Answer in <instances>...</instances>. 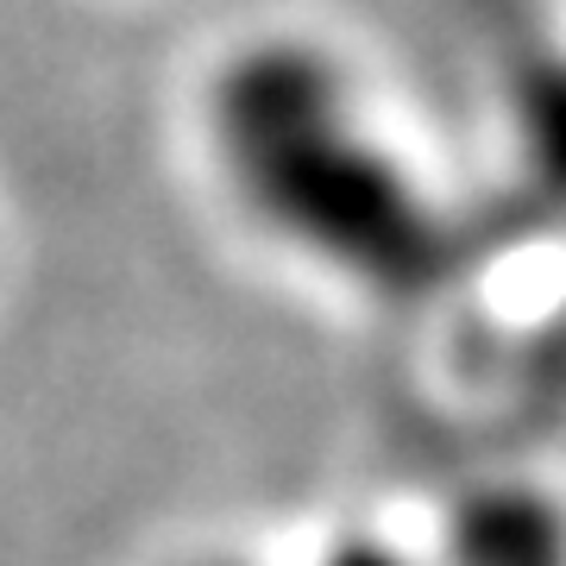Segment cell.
Listing matches in <instances>:
<instances>
[{
  "mask_svg": "<svg viewBox=\"0 0 566 566\" xmlns=\"http://www.w3.org/2000/svg\"><path fill=\"white\" fill-rule=\"evenodd\" d=\"M208 151L227 196L277 245L353 290L409 303L460 271V233L322 44L259 39L208 76Z\"/></svg>",
  "mask_w": 566,
  "mask_h": 566,
  "instance_id": "6da1fadb",
  "label": "cell"
},
{
  "mask_svg": "<svg viewBox=\"0 0 566 566\" xmlns=\"http://www.w3.org/2000/svg\"><path fill=\"white\" fill-rule=\"evenodd\" d=\"M434 566H566V510L535 485L465 491Z\"/></svg>",
  "mask_w": 566,
  "mask_h": 566,
  "instance_id": "7a4b0ae2",
  "label": "cell"
},
{
  "mask_svg": "<svg viewBox=\"0 0 566 566\" xmlns=\"http://www.w3.org/2000/svg\"><path fill=\"white\" fill-rule=\"evenodd\" d=\"M516 133L535 164V177L566 196V63L528 70L516 88Z\"/></svg>",
  "mask_w": 566,
  "mask_h": 566,
  "instance_id": "3957f363",
  "label": "cell"
},
{
  "mask_svg": "<svg viewBox=\"0 0 566 566\" xmlns=\"http://www.w3.org/2000/svg\"><path fill=\"white\" fill-rule=\"evenodd\" d=\"M315 566H422V560L403 554L397 542H385V535H340Z\"/></svg>",
  "mask_w": 566,
  "mask_h": 566,
  "instance_id": "277c9868",
  "label": "cell"
},
{
  "mask_svg": "<svg viewBox=\"0 0 566 566\" xmlns=\"http://www.w3.org/2000/svg\"><path fill=\"white\" fill-rule=\"evenodd\" d=\"M196 566H245V560H196Z\"/></svg>",
  "mask_w": 566,
  "mask_h": 566,
  "instance_id": "5b68a950",
  "label": "cell"
}]
</instances>
